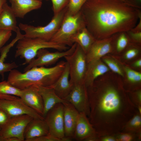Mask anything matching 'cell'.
<instances>
[{"label": "cell", "instance_id": "1", "mask_svg": "<svg viewBox=\"0 0 141 141\" xmlns=\"http://www.w3.org/2000/svg\"><path fill=\"white\" fill-rule=\"evenodd\" d=\"M87 89L90 108L88 118L99 137L121 132L138 111L119 80H95Z\"/></svg>", "mask_w": 141, "mask_h": 141}, {"label": "cell", "instance_id": "2", "mask_svg": "<svg viewBox=\"0 0 141 141\" xmlns=\"http://www.w3.org/2000/svg\"><path fill=\"white\" fill-rule=\"evenodd\" d=\"M138 8L120 0H87L80 11L86 27L96 40H101L132 30Z\"/></svg>", "mask_w": 141, "mask_h": 141}, {"label": "cell", "instance_id": "3", "mask_svg": "<svg viewBox=\"0 0 141 141\" xmlns=\"http://www.w3.org/2000/svg\"><path fill=\"white\" fill-rule=\"evenodd\" d=\"M66 62L61 61L50 67H34L24 73L13 69L10 72L7 80L21 90L32 86L48 87L53 84L60 76Z\"/></svg>", "mask_w": 141, "mask_h": 141}, {"label": "cell", "instance_id": "4", "mask_svg": "<svg viewBox=\"0 0 141 141\" xmlns=\"http://www.w3.org/2000/svg\"><path fill=\"white\" fill-rule=\"evenodd\" d=\"M17 42L15 56L16 58L19 57L25 59L23 65L28 64L35 58L38 51L42 49L51 48L60 51L69 49L66 45L38 38L24 37Z\"/></svg>", "mask_w": 141, "mask_h": 141}, {"label": "cell", "instance_id": "5", "mask_svg": "<svg viewBox=\"0 0 141 141\" xmlns=\"http://www.w3.org/2000/svg\"><path fill=\"white\" fill-rule=\"evenodd\" d=\"M85 27L80 11L72 14L67 10L60 28L50 41L71 46L73 44L72 42L73 37Z\"/></svg>", "mask_w": 141, "mask_h": 141}, {"label": "cell", "instance_id": "6", "mask_svg": "<svg viewBox=\"0 0 141 141\" xmlns=\"http://www.w3.org/2000/svg\"><path fill=\"white\" fill-rule=\"evenodd\" d=\"M67 10L66 7L58 13L54 15L50 22L45 26H34L21 23L19 27L25 32V37L38 38L50 41L60 28Z\"/></svg>", "mask_w": 141, "mask_h": 141}, {"label": "cell", "instance_id": "7", "mask_svg": "<svg viewBox=\"0 0 141 141\" xmlns=\"http://www.w3.org/2000/svg\"><path fill=\"white\" fill-rule=\"evenodd\" d=\"M69 67V81L73 85L84 83L87 63L86 54L77 44L71 54L64 57Z\"/></svg>", "mask_w": 141, "mask_h": 141}, {"label": "cell", "instance_id": "8", "mask_svg": "<svg viewBox=\"0 0 141 141\" xmlns=\"http://www.w3.org/2000/svg\"><path fill=\"white\" fill-rule=\"evenodd\" d=\"M34 118L28 115L24 114L9 118L7 122L0 126V141H4L12 137L25 141L24 132L27 125Z\"/></svg>", "mask_w": 141, "mask_h": 141}, {"label": "cell", "instance_id": "9", "mask_svg": "<svg viewBox=\"0 0 141 141\" xmlns=\"http://www.w3.org/2000/svg\"><path fill=\"white\" fill-rule=\"evenodd\" d=\"M77 44L74 43L69 49L63 51L51 52L46 49H42L38 51L36 58L31 61L24 69L25 72L33 67L48 66L55 63L59 59L71 54L74 51Z\"/></svg>", "mask_w": 141, "mask_h": 141}, {"label": "cell", "instance_id": "10", "mask_svg": "<svg viewBox=\"0 0 141 141\" xmlns=\"http://www.w3.org/2000/svg\"><path fill=\"white\" fill-rule=\"evenodd\" d=\"M44 118L49 127L48 134L60 138L65 137L63 103L56 104L48 111Z\"/></svg>", "mask_w": 141, "mask_h": 141}, {"label": "cell", "instance_id": "11", "mask_svg": "<svg viewBox=\"0 0 141 141\" xmlns=\"http://www.w3.org/2000/svg\"><path fill=\"white\" fill-rule=\"evenodd\" d=\"M0 109L5 111L9 118L26 114L34 118H44L28 107L18 97L12 99L0 98Z\"/></svg>", "mask_w": 141, "mask_h": 141}, {"label": "cell", "instance_id": "12", "mask_svg": "<svg viewBox=\"0 0 141 141\" xmlns=\"http://www.w3.org/2000/svg\"><path fill=\"white\" fill-rule=\"evenodd\" d=\"M63 99L72 104L79 113H84L89 117L90 106L87 89L84 84L74 85Z\"/></svg>", "mask_w": 141, "mask_h": 141}, {"label": "cell", "instance_id": "13", "mask_svg": "<svg viewBox=\"0 0 141 141\" xmlns=\"http://www.w3.org/2000/svg\"><path fill=\"white\" fill-rule=\"evenodd\" d=\"M20 97L28 107L43 117V103L36 86L22 90Z\"/></svg>", "mask_w": 141, "mask_h": 141}, {"label": "cell", "instance_id": "14", "mask_svg": "<svg viewBox=\"0 0 141 141\" xmlns=\"http://www.w3.org/2000/svg\"><path fill=\"white\" fill-rule=\"evenodd\" d=\"M112 51L111 39L107 38L96 40L86 54L87 63L100 59V58Z\"/></svg>", "mask_w": 141, "mask_h": 141}, {"label": "cell", "instance_id": "15", "mask_svg": "<svg viewBox=\"0 0 141 141\" xmlns=\"http://www.w3.org/2000/svg\"><path fill=\"white\" fill-rule=\"evenodd\" d=\"M63 104L65 136L73 138L79 113L70 103Z\"/></svg>", "mask_w": 141, "mask_h": 141}, {"label": "cell", "instance_id": "16", "mask_svg": "<svg viewBox=\"0 0 141 141\" xmlns=\"http://www.w3.org/2000/svg\"><path fill=\"white\" fill-rule=\"evenodd\" d=\"M49 128L44 119L33 118L27 124L24 133L25 141L48 134Z\"/></svg>", "mask_w": 141, "mask_h": 141}, {"label": "cell", "instance_id": "17", "mask_svg": "<svg viewBox=\"0 0 141 141\" xmlns=\"http://www.w3.org/2000/svg\"><path fill=\"white\" fill-rule=\"evenodd\" d=\"M96 133L87 116L84 113H79L73 138L77 141H84Z\"/></svg>", "mask_w": 141, "mask_h": 141}, {"label": "cell", "instance_id": "18", "mask_svg": "<svg viewBox=\"0 0 141 141\" xmlns=\"http://www.w3.org/2000/svg\"><path fill=\"white\" fill-rule=\"evenodd\" d=\"M73 85L69 81V67L66 62L64 69L56 81L48 87L52 88L57 95L63 99L69 93Z\"/></svg>", "mask_w": 141, "mask_h": 141}, {"label": "cell", "instance_id": "19", "mask_svg": "<svg viewBox=\"0 0 141 141\" xmlns=\"http://www.w3.org/2000/svg\"><path fill=\"white\" fill-rule=\"evenodd\" d=\"M16 17L24 18L28 13L40 8L42 3L38 0H9Z\"/></svg>", "mask_w": 141, "mask_h": 141}, {"label": "cell", "instance_id": "20", "mask_svg": "<svg viewBox=\"0 0 141 141\" xmlns=\"http://www.w3.org/2000/svg\"><path fill=\"white\" fill-rule=\"evenodd\" d=\"M110 69L100 59L87 63L84 83L87 88L92 85L96 79L109 71Z\"/></svg>", "mask_w": 141, "mask_h": 141}, {"label": "cell", "instance_id": "21", "mask_svg": "<svg viewBox=\"0 0 141 141\" xmlns=\"http://www.w3.org/2000/svg\"><path fill=\"white\" fill-rule=\"evenodd\" d=\"M36 86L41 96L43 103V116L44 118L48 111L56 104L60 103L63 104L68 102L58 97L52 88L41 86Z\"/></svg>", "mask_w": 141, "mask_h": 141}, {"label": "cell", "instance_id": "22", "mask_svg": "<svg viewBox=\"0 0 141 141\" xmlns=\"http://www.w3.org/2000/svg\"><path fill=\"white\" fill-rule=\"evenodd\" d=\"M20 30H19L16 32V37L9 44L0 49V74L3 79L4 73L10 72L18 67L15 62L11 63H5L4 62L10 49L19 40L24 37V35L21 33Z\"/></svg>", "mask_w": 141, "mask_h": 141}, {"label": "cell", "instance_id": "23", "mask_svg": "<svg viewBox=\"0 0 141 141\" xmlns=\"http://www.w3.org/2000/svg\"><path fill=\"white\" fill-rule=\"evenodd\" d=\"M16 18L10 6L7 2L5 3L0 14V30L16 32L20 29L17 25Z\"/></svg>", "mask_w": 141, "mask_h": 141}, {"label": "cell", "instance_id": "24", "mask_svg": "<svg viewBox=\"0 0 141 141\" xmlns=\"http://www.w3.org/2000/svg\"><path fill=\"white\" fill-rule=\"evenodd\" d=\"M96 40L85 27L74 36L72 42L78 45L86 54Z\"/></svg>", "mask_w": 141, "mask_h": 141}, {"label": "cell", "instance_id": "25", "mask_svg": "<svg viewBox=\"0 0 141 141\" xmlns=\"http://www.w3.org/2000/svg\"><path fill=\"white\" fill-rule=\"evenodd\" d=\"M123 70L127 79L126 83L123 85L125 90L129 92L140 89L141 73L127 66L124 67Z\"/></svg>", "mask_w": 141, "mask_h": 141}, {"label": "cell", "instance_id": "26", "mask_svg": "<svg viewBox=\"0 0 141 141\" xmlns=\"http://www.w3.org/2000/svg\"><path fill=\"white\" fill-rule=\"evenodd\" d=\"M121 132L141 133V114L137 111L126 123Z\"/></svg>", "mask_w": 141, "mask_h": 141}, {"label": "cell", "instance_id": "27", "mask_svg": "<svg viewBox=\"0 0 141 141\" xmlns=\"http://www.w3.org/2000/svg\"><path fill=\"white\" fill-rule=\"evenodd\" d=\"M21 90L12 85L7 80L0 82V95H11L20 97Z\"/></svg>", "mask_w": 141, "mask_h": 141}, {"label": "cell", "instance_id": "28", "mask_svg": "<svg viewBox=\"0 0 141 141\" xmlns=\"http://www.w3.org/2000/svg\"><path fill=\"white\" fill-rule=\"evenodd\" d=\"M116 141H140L141 133L120 132L113 134Z\"/></svg>", "mask_w": 141, "mask_h": 141}, {"label": "cell", "instance_id": "29", "mask_svg": "<svg viewBox=\"0 0 141 141\" xmlns=\"http://www.w3.org/2000/svg\"><path fill=\"white\" fill-rule=\"evenodd\" d=\"M103 61L110 69L121 76L124 77V72L123 69L116 61L107 57H104Z\"/></svg>", "mask_w": 141, "mask_h": 141}, {"label": "cell", "instance_id": "30", "mask_svg": "<svg viewBox=\"0 0 141 141\" xmlns=\"http://www.w3.org/2000/svg\"><path fill=\"white\" fill-rule=\"evenodd\" d=\"M87 0H69L67 6L68 12L72 14L79 12L82 7Z\"/></svg>", "mask_w": 141, "mask_h": 141}, {"label": "cell", "instance_id": "31", "mask_svg": "<svg viewBox=\"0 0 141 141\" xmlns=\"http://www.w3.org/2000/svg\"><path fill=\"white\" fill-rule=\"evenodd\" d=\"M52 4L54 15L56 14L66 7L69 0H51Z\"/></svg>", "mask_w": 141, "mask_h": 141}, {"label": "cell", "instance_id": "32", "mask_svg": "<svg viewBox=\"0 0 141 141\" xmlns=\"http://www.w3.org/2000/svg\"><path fill=\"white\" fill-rule=\"evenodd\" d=\"M128 92L131 101L137 108L141 106V89Z\"/></svg>", "mask_w": 141, "mask_h": 141}, {"label": "cell", "instance_id": "33", "mask_svg": "<svg viewBox=\"0 0 141 141\" xmlns=\"http://www.w3.org/2000/svg\"><path fill=\"white\" fill-rule=\"evenodd\" d=\"M128 42V39L126 35L124 33L122 34L119 37L117 42V51L118 52L122 51L127 46Z\"/></svg>", "mask_w": 141, "mask_h": 141}, {"label": "cell", "instance_id": "34", "mask_svg": "<svg viewBox=\"0 0 141 141\" xmlns=\"http://www.w3.org/2000/svg\"><path fill=\"white\" fill-rule=\"evenodd\" d=\"M12 31L7 30H0V49L3 46L12 35Z\"/></svg>", "mask_w": 141, "mask_h": 141}, {"label": "cell", "instance_id": "35", "mask_svg": "<svg viewBox=\"0 0 141 141\" xmlns=\"http://www.w3.org/2000/svg\"><path fill=\"white\" fill-rule=\"evenodd\" d=\"M63 137L60 138L48 134L32 139L29 141H63Z\"/></svg>", "mask_w": 141, "mask_h": 141}, {"label": "cell", "instance_id": "36", "mask_svg": "<svg viewBox=\"0 0 141 141\" xmlns=\"http://www.w3.org/2000/svg\"><path fill=\"white\" fill-rule=\"evenodd\" d=\"M138 53V50L136 49H132L128 50L124 55L125 58L127 60H130L136 57Z\"/></svg>", "mask_w": 141, "mask_h": 141}, {"label": "cell", "instance_id": "37", "mask_svg": "<svg viewBox=\"0 0 141 141\" xmlns=\"http://www.w3.org/2000/svg\"><path fill=\"white\" fill-rule=\"evenodd\" d=\"M9 118V117L6 113L0 109V126L5 124Z\"/></svg>", "mask_w": 141, "mask_h": 141}, {"label": "cell", "instance_id": "38", "mask_svg": "<svg viewBox=\"0 0 141 141\" xmlns=\"http://www.w3.org/2000/svg\"><path fill=\"white\" fill-rule=\"evenodd\" d=\"M98 141H116V140L114 135H109L99 137Z\"/></svg>", "mask_w": 141, "mask_h": 141}, {"label": "cell", "instance_id": "39", "mask_svg": "<svg viewBox=\"0 0 141 141\" xmlns=\"http://www.w3.org/2000/svg\"><path fill=\"white\" fill-rule=\"evenodd\" d=\"M132 37L137 41H140L141 38V32H133L131 33Z\"/></svg>", "mask_w": 141, "mask_h": 141}, {"label": "cell", "instance_id": "40", "mask_svg": "<svg viewBox=\"0 0 141 141\" xmlns=\"http://www.w3.org/2000/svg\"><path fill=\"white\" fill-rule=\"evenodd\" d=\"M133 66L137 68H140L141 67V60L139 59L135 61L133 64Z\"/></svg>", "mask_w": 141, "mask_h": 141}, {"label": "cell", "instance_id": "41", "mask_svg": "<svg viewBox=\"0 0 141 141\" xmlns=\"http://www.w3.org/2000/svg\"><path fill=\"white\" fill-rule=\"evenodd\" d=\"M127 3L130 4L132 5L138 7V5L136 4V1L135 0H120Z\"/></svg>", "mask_w": 141, "mask_h": 141}, {"label": "cell", "instance_id": "42", "mask_svg": "<svg viewBox=\"0 0 141 141\" xmlns=\"http://www.w3.org/2000/svg\"><path fill=\"white\" fill-rule=\"evenodd\" d=\"M7 1V0H0V14L2 10L3 6Z\"/></svg>", "mask_w": 141, "mask_h": 141}, {"label": "cell", "instance_id": "43", "mask_svg": "<svg viewBox=\"0 0 141 141\" xmlns=\"http://www.w3.org/2000/svg\"><path fill=\"white\" fill-rule=\"evenodd\" d=\"M137 1H139V2H141V0H137Z\"/></svg>", "mask_w": 141, "mask_h": 141}, {"label": "cell", "instance_id": "44", "mask_svg": "<svg viewBox=\"0 0 141 141\" xmlns=\"http://www.w3.org/2000/svg\"><path fill=\"white\" fill-rule=\"evenodd\" d=\"M38 0L40 1H43V0H44V1H48V0Z\"/></svg>", "mask_w": 141, "mask_h": 141}, {"label": "cell", "instance_id": "45", "mask_svg": "<svg viewBox=\"0 0 141 141\" xmlns=\"http://www.w3.org/2000/svg\"><path fill=\"white\" fill-rule=\"evenodd\" d=\"M1 130V127L0 126V132Z\"/></svg>", "mask_w": 141, "mask_h": 141}]
</instances>
